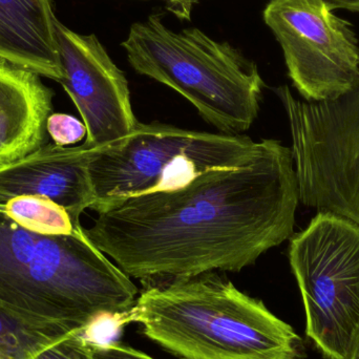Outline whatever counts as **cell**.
<instances>
[{"instance_id":"obj_1","label":"cell","mask_w":359,"mask_h":359,"mask_svg":"<svg viewBox=\"0 0 359 359\" xmlns=\"http://www.w3.org/2000/svg\"><path fill=\"white\" fill-rule=\"evenodd\" d=\"M299 201L291 149L264 139L249 163L128 198L98 213L86 233L142 282L238 272L291 238Z\"/></svg>"},{"instance_id":"obj_2","label":"cell","mask_w":359,"mask_h":359,"mask_svg":"<svg viewBox=\"0 0 359 359\" xmlns=\"http://www.w3.org/2000/svg\"><path fill=\"white\" fill-rule=\"evenodd\" d=\"M138 288L84 232L44 236L0 209V308L25 320L83 331L126 316Z\"/></svg>"},{"instance_id":"obj_3","label":"cell","mask_w":359,"mask_h":359,"mask_svg":"<svg viewBox=\"0 0 359 359\" xmlns=\"http://www.w3.org/2000/svg\"><path fill=\"white\" fill-rule=\"evenodd\" d=\"M126 320L180 359H306L290 325L215 272L149 287Z\"/></svg>"},{"instance_id":"obj_4","label":"cell","mask_w":359,"mask_h":359,"mask_svg":"<svg viewBox=\"0 0 359 359\" xmlns=\"http://www.w3.org/2000/svg\"><path fill=\"white\" fill-rule=\"evenodd\" d=\"M122 46L137 73L178 92L222 134L242 135L257 120L265 83L228 42L196 27L174 31L155 14L134 23Z\"/></svg>"},{"instance_id":"obj_5","label":"cell","mask_w":359,"mask_h":359,"mask_svg":"<svg viewBox=\"0 0 359 359\" xmlns=\"http://www.w3.org/2000/svg\"><path fill=\"white\" fill-rule=\"evenodd\" d=\"M263 149L245 135L184 130L159 122L137 124L126 138L97 149L88 164L97 213L133 198L178 189L215 170L252 161Z\"/></svg>"},{"instance_id":"obj_6","label":"cell","mask_w":359,"mask_h":359,"mask_svg":"<svg viewBox=\"0 0 359 359\" xmlns=\"http://www.w3.org/2000/svg\"><path fill=\"white\" fill-rule=\"evenodd\" d=\"M289 262L306 314V334L326 359H348L359 334V227L318 212L291 238Z\"/></svg>"},{"instance_id":"obj_7","label":"cell","mask_w":359,"mask_h":359,"mask_svg":"<svg viewBox=\"0 0 359 359\" xmlns=\"http://www.w3.org/2000/svg\"><path fill=\"white\" fill-rule=\"evenodd\" d=\"M292 139L299 201L359 227V83L331 100L302 101L276 90Z\"/></svg>"},{"instance_id":"obj_8","label":"cell","mask_w":359,"mask_h":359,"mask_svg":"<svg viewBox=\"0 0 359 359\" xmlns=\"http://www.w3.org/2000/svg\"><path fill=\"white\" fill-rule=\"evenodd\" d=\"M264 20L305 100H331L358 86V38L351 23L335 15L326 0H271Z\"/></svg>"},{"instance_id":"obj_9","label":"cell","mask_w":359,"mask_h":359,"mask_svg":"<svg viewBox=\"0 0 359 359\" xmlns=\"http://www.w3.org/2000/svg\"><path fill=\"white\" fill-rule=\"evenodd\" d=\"M65 88L86 128L84 144L107 147L126 138L139 123L123 72L94 34L81 35L55 21Z\"/></svg>"},{"instance_id":"obj_10","label":"cell","mask_w":359,"mask_h":359,"mask_svg":"<svg viewBox=\"0 0 359 359\" xmlns=\"http://www.w3.org/2000/svg\"><path fill=\"white\" fill-rule=\"evenodd\" d=\"M100 149V147H99ZM98 149L86 144L60 147L44 143L33 153L0 168V204L19 196L50 198L75 223L94 203L88 164Z\"/></svg>"},{"instance_id":"obj_11","label":"cell","mask_w":359,"mask_h":359,"mask_svg":"<svg viewBox=\"0 0 359 359\" xmlns=\"http://www.w3.org/2000/svg\"><path fill=\"white\" fill-rule=\"evenodd\" d=\"M53 97L40 75L0 57V168L46 143Z\"/></svg>"},{"instance_id":"obj_12","label":"cell","mask_w":359,"mask_h":359,"mask_svg":"<svg viewBox=\"0 0 359 359\" xmlns=\"http://www.w3.org/2000/svg\"><path fill=\"white\" fill-rule=\"evenodd\" d=\"M52 0H0V57L60 82Z\"/></svg>"},{"instance_id":"obj_13","label":"cell","mask_w":359,"mask_h":359,"mask_svg":"<svg viewBox=\"0 0 359 359\" xmlns=\"http://www.w3.org/2000/svg\"><path fill=\"white\" fill-rule=\"evenodd\" d=\"M0 209L19 226L44 236H72L84 232L60 205L43 196H19L0 204Z\"/></svg>"},{"instance_id":"obj_14","label":"cell","mask_w":359,"mask_h":359,"mask_svg":"<svg viewBox=\"0 0 359 359\" xmlns=\"http://www.w3.org/2000/svg\"><path fill=\"white\" fill-rule=\"evenodd\" d=\"M25 359H93V346L82 331H67L48 339Z\"/></svg>"},{"instance_id":"obj_15","label":"cell","mask_w":359,"mask_h":359,"mask_svg":"<svg viewBox=\"0 0 359 359\" xmlns=\"http://www.w3.org/2000/svg\"><path fill=\"white\" fill-rule=\"evenodd\" d=\"M46 130L53 142L60 147L76 144L86 136L83 122L67 114L53 113L46 122Z\"/></svg>"},{"instance_id":"obj_16","label":"cell","mask_w":359,"mask_h":359,"mask_svg":"<svg viewBox=\"0 0 359 359\" xmlns=\"http://www.w3.org/2000/svg\"><path fill=\"white\" fill-rule=\"evenodd\" d=\"M90 343L93 346V359H154L142 352L120 344L94 343V341Z\"/></svg>"},{"instance_id":"obj_17","label":"cell","mask_w":359,"mask_h":359,"mask_svg":"<svg viewBox=\"0 0 359 359\" xmlns=\"http://www.w3.org/2000/svg\"><path fill=\"white\" fill-rule=\"evenodd\" d=\"M170 12L182 19H189L192 6L198 0H162Z\"/></svg>"},{"instance_id":"obj_18","label":"cell","mask_w":359,"mask_h":359,"mask_svg":"<svg viewBox=\"0 0 359 359\" xmlns=\"http://www.w3.org/2000/svg\"><path fill=\"white\" fill-rule=\"evenodd\" d=\"M333 10L341 8V10L350 11V12L359 13V0H326Z\"/></svg>"},{"instance_id":"obj_19","label":"cell","mask_w":359,"mask_h":359,"mask_svg":"<svg viewBox=\"0 0 359 359\" xmlns=\"http://www.w3.org/2000/svg\"><path fill=\"white\" fill-rule=\"evenodd\" d=\"M348 359H359V334L358 339H356L355 345H354L353 350H352L351 355Z\"/></svg>"}]
</instances>
